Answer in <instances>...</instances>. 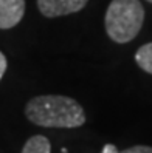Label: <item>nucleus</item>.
I'll list each match as a JSON object with an SVG mask.
<instances>
[{
  "instance_id": "20e7f679",
  "label": "nucleus",
  "mask_w": 152,
  "mask_h": 153,
  "mask_svg": "<svg viewBox=\"0 0 152 153\" xmlns=\"http://www.w3.org/2000/svg\"><path fill=\"white\" fill-rule=\"evenodd\" d=\"M25 0H0V30H10L23 19Z\"/></svg>"
},
{
  "instance_id": "7ed1b4c3",
  "label": "nucleus",
  "mask_w": 152,
  "mask_h": 153,
  "mask_svg": "<svg viewBox=\"0 0 152 153\" xmlns=\"http://www.w3.org/2000/svg\"><path fill=\"white\" fill-rule=\"evenodd\" d=\"M87 3L88 0H37V8L43 17L55 19L79 13Z\"/></svg>"
},
{
  "instance_id": "f257e3e1",
  "label": "nucleus",
  "mask_w": 152,
  "mask_h": 153,
  "mask_svg": "<svg viewBox=\"0 0 152 153\" xmlns=\"http://www.w3.org/2000/svg\"><path fill=\"white\" fill-rule=\"evenodd\" d=\"M30 122L48 128H76L85 122V113L78 101L61 94H43L30 99L25 105Z\"/></svg>"
},
{
  "instance_id": "f03ea898",
  "label": "nucleus",
  "mask_w": 152,
  "mask_h": 153,
  "mask_svg": "<svg viewBox=\"0 0 152 153\" xmlns=\"http://www.w3.org/2000/svg\"><path fill=\"white\" fill-rule=\"evenodd\" d=\"M143 22L145 8L140 0H112L104 17L107 36L117 43L133 40L140 33Z\"/></svg>"
},
{
  "instance_id": "423d86ee",
  "label": "nucleus",
  "mask_w": 152,
  "mask_h": 153,
  "mask_svg": "<svg viewBox=\"0 0 152 153\" xmlns=\"http://www.w3.org/2000/svg\"><path fill=\"white\" fill-rule=\"evenodd\" d=\"M135 62L141 70L152 74V42L138 48V51L135 53Z\"/></svg>"
},
{
  "instance_id": "6e6552de",
  "label": "nucleus",
  "mask_w": 152,
  "mask_h": 153,
  "mask_svg": "<svg viewBox=\"0 0 152 153\" xmlns=\"http://www.w3.org/2000/svg\"><path fill=\"white\" fill-rule=\"evenodd\" d=\"M6 67H8V60H6V57H5L3 53L0 51V80H2V77H3V74H5Z\"/></svg>"
},
{
  "instance_id": "0eeeda50",
  "label": "nucleus",
  "mask_w": 152,
  "mask_h": 153,
  "mask_svg": "<svg viewBox=\"0 0 152 153\" xmlns=\"http://www.w3.org/2000/svg\"><path fill=\"white\" fill-rule=\"evenodd\" d=\"M120 153H152V147H148V146H133V147H129V149L123 150Z\"/></svg>"
},
{
  "instance_id": "1a4fd4ad",
  "label": "nucleus",
  "mask_w": 152,
  "mask_h": 153,
  "mask_svg": "<svg viewBox=\"0 0 152 153\" xmlns=\"http://www.w3.org/2000/svg\"><path fill=\"white\" fill-rule=\"evenodd\" d=\"M101 153H120L117 146H113V144H106V146L103 147V152Z\"/></svg>"
},
{
  "instance_id": "9d476101",
  "label": "nucleus",
  "mask_w": 152,
  "mask_h": 153,
  "mask_svg": "<svg viewBox=\"0 0 152 153\" xmlns=\"http://www.w3.org/2000/svg\"><path fill=\"white\" fill-rule=\"evenodd\" d=\"M148 2H151V3H152V0H148Z\"/></svg>"
},
{
  "instance_id": "39448f33",
  "label": "nucleus",
  "mask_w": 152,
  "mask_h": 153,
  "mask_svg": "<svg viewBox=\"0 0 152 153\" xmlns=\"http://www.w3.org/2000/svg\"><path fill=\"white\" fill-rule=\"evenodd\" d=\"M22 153H51V144L43 134H34L25 142Z\"/></svg>"
}]
</instances>
